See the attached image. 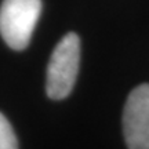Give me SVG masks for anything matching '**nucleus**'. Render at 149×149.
Masks as SVG:
<instances>
[{"label": "nucleus", "instance_id": "nucleus-1", "mask_svg": "<svg viewBox=\"0 0 149 149\" xmlns=\"http://www.w3.org/2000/svg\"><path fill=\"white\" fill-rule=\"evenodd\" d=\"M79 65L80 39L76 33L70 32L59 40L48 61L46 91L51 100H64L72 93Z\"/></svg>", "mask_w": 149, "mask_h": 149}, {"label": "nucleus", "instance_id": "nucleus-4", "mask_svg": "<svg viewBox=\"0 0 149 149\" xmlns=\"http://www.w3.org/2000/svg\"><path fill=\"white\" fill-rule=\"evenodd\" d=\"M0 149H18L17 135L3 113H0Z\"/></svg>", "mask_w": 149, "mask_h": 149}, {"label": "nucleus", "instance_id": "nucleus-2", "mask_svg": "<svg viewBox=\"0 0 149 149\" xmlns=\"http://www.w3.org/2000/svg\"><path fill=\"white\" fill-rule=\"evenodd\" d=\"M42 0H3L0 6V35L13 50L21 51L29 46Z\"/></svg>", "mask_w": 149, "mask_h": 149}, {"label": "nucleus", "instance_id": "nucleus-3", "mask_svg": "<svg viewBox=\"0 0 149 149\" xmlns=\"http://www.w3.org/2000/svg\"><path fill=\"white\" fill-rule=\"evenodd\" d=\"M123 134L128 149H149V83L130 93L123 111Z\"/></svg>", "mask_w": 149, "mask_h": 149}]
</instances>
